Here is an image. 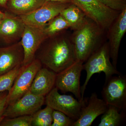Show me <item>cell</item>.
Masks as SVG:
<instances>
[{
  "label": "cell",
  "mask_w": 126,
  "mask_h": 126,
  "mask_svg": "<svg viewBox=\"0 0 126 126\" xmlns=\"http://www.w3.org/2000/svg\"><path fill=\"white\" fill-rule=\"evenodd\" d=\"M68 30L46 38L35 53V59L56 74L77 61L71 39L72 33Z\"/></svg>",
  "instance_id": "obj_1"
},
{
  "label": "cell",
  "mask_w": 126,
  "mask_h": 126,
  "mask_svg": "<svg viewBox=\"0 0 126 126\" xmlns=\"http://www.w3.org/2000/svg\"><path fill=\"white\" fill-rule=\"evenodd\" d=\"M107 31L87 16L83 24L71 33L77 61L84 63L106 42Z\"/></svg>",
  "instance_id": "obj_2"
},
{
  "label": "cell",
  "mask_w": 126,
  "mask_h": 126,
  "mask_svg": "<svg viewBox=\"0 0 126 126\" xmlns=\"http://www.w3.org/2000/svg\"><path fill=\"white\" fill-rule=\"evenodd\" d=\"M108 42H106L91 55L83 63V70H86L87 76L85 82L81 87V100L83 101L84 94L88 83L93 75L104 72L107 79L114 75H119L111 63Z\"/></svg>",
  "instance_id": "obj_3"
},
{
  "label": "cell",
  "mask_w": 126,
  "mask_h": 126,
  "mask_svg": "<svg viewBox=\"0 0 126 126\" xmlns=\"http://www.w3.org/2000/svg\"><path fill=\"white\" fill-rule=\"evenodd\" d=\"M58 90L54 87L46 96V106L63 113L75 121L80 116L81 110L87 103L88 99L79 101L71 95L60 94Z\"/></svg>",
  "instance_id": "obj_4"
},
{
  "label": "cell",
  "mask_w": 126,
  "mask_h": 126,
  "mask_svg": "<svg viewBox=\"0 0 126 126\" xmlns=\"http://www.w3.org/2000/svg\"><path fill=\"white\" fill-rule=\"evenodd\" d=\"M42 66L40 61L36 59L27 65H21L20 71L7 94V106L14 103L29 90L36 73Z\"/></svg>",
  "instance_id": "obj_5"
},
{
  "label": "cell",
  "mask_w": 126,
  "mask_h": 126,
  "mask_svg": "<svg viewBox=\"0 0 126 126\" xmlns=\"http://www.w3.org/2000/svg\"><path fill=\"white\" fill-rule=\"evenodd\" d=\"M103 99L119 111L126 112V77L121 74L105 79L101 92Z\"/></svg>",
  "instance_id": "obj_6"
},
{
  "label": "cell",
  "mask_w": 126,
  "mask_h": 126,
  "mask_svg": "<svg viewBox=\"0 0 126 126\" xmlns=\"http://www.w3.org/2000/svg\"><path fill=\"white\" fill-rule=\"evenodd\" d=\"M86 15L107 31L121 12L113 10L103 4L98 0H72Z\"/></svg>",
  "instance_id": "obj_7"
},
{
  "label": "cell",
  "mask_w": 126,
  "mask_h": 126,
  "mask_svg": "<svg viewBox=\"0 0 126 126\" xmlns=\"http://www.w3.org/2000/svg\"><path fill=\"white\" fill-rule=\"evenodd\" d=\"M83 63L77 61L68 67L56 74L55 85V87L61 92L72 93L79 101H83L81 100L80 79Z\"/></svg>",
  "instance_id": "obj_8"
},
{
  "label": "cell",
  "mask_w": 126,
  "mask_h": 126,
  "mask_svg": "<svg viewBox=\"0 0 126 126\" xmlns=\"http://www.w3.org/2000/svg\"><path fill=\"white\" fill-rule=\"evenodd\" d=\"M71 4L47 1L31 13L18 16L22 19L25 25L42 28Z\"/></svg>",
  "instance_id": "obj_9"
},
{
  "label": "cell",
  "mask_w": 126,
  "mask_h": 126,
  "mask_svg": "<svg viewBox=\"0 0 126 126\" xmlns=\"http://www.w3.org/2000/svg\"><path fill=\"white\" fill-rule=\"evenodd\" d=\"M45 103V97L35 95L29 90L19 99L8 105L4 113L5 118L33 115Z\"/></svg>",
  "instance_id": "obj_10"
},
{
  "label": "cell",
  "mask_w": 126,
  "mask_h": 126,
  "mask_svg": "<svg viewBox=\"0 0 126 126\" xmlns=\"http://www.w3.org/2000/svg\"><path fill=\"white\" fill-rule=\"evenodd\" d=\"M5 12V16L0 25V47L19 42L26 25L19 16Z\"/></svg>",
  "instance_id": "obj_11"
},
{
  "label": "cell",
  "mask_w": 126,
  "mask_h": 126,
  "mask_svg": "<svg viewBox=\"0 0 126 126\" xmlns=\"http://www.w3.org/2000/svg\"><path fill=\"white\" fill-rule=\"evenodd\" d=\"M126 32V9L121 12L107 31L110 59L117 68L119 47Z\"/></svg>",
  "instance_id": "obj_12"
},
{
  "label": "cell",
  "mask_w": 126,
  "mask_h": 126,
  "mask_svg": "<svg viewBox=\"0 0 126 126\" xmlns=\"http://www.w3.org/2000/svg\"><path fill=\"white\" fill-rule=\"evenodd\" d=\"M46 38L43 27L25 25L20 41L24 52L22 65H27L34 59L36 51Z\"/></svg>",
  "instance_id": "obj_13"
},
{
  "label": "cell",
  "mask_w": 126,
  "mask_h": 126,
  "mask_svg": "<svg viewBox=\"0 0 126 126\" xmlns=\"http://www.w3.org/2000/svg\"><path fill=\"white\" fill-rule=\"evenodd\" d=\"M108 107L103 99L98 98L96 93H93L87 104L82 108L79 119L72 126H91L97 117L106 112Z\"/></svg>",
  "instance_id": "obj_14"
},
{
  "label": "cell",
  "mask_w": 126,
  "mask_h": 126,
  "mask_svg": "<svg viewBox=\"0 0 126 126\" xmlns=\"http://www.w3.org/2000/svg\"><path fill=\"white\" fill-rule=\"evenodd\" d=\"M24 59V50L20 41L0 47V76L22 65Z\"/></svg>",
  "instance_id": "obj_15"
},
{
  "label": "cell",
  "mask_w": 126,
  "mask_h": 126,
  "mask_svg": "<svg viewBox=\"0 0 126 126\" xmlns=\"http://www.w3.org/2000/svg\"><path fill=\"white\" fill-rule=\"evenodd\" d=\"M56 73L41 68L36 73L29 91L35 95L45 97L55 87Z\"/></svg>",
  "instance_id": "obj_16"
},
{
  "label": "cell",
  "mask_w": 126,
  "mask_h": 126,
  "mask_svg": "<svg viewBox=\"0 0 126 126\" xmlns=\"http://www.w3.org/2000/svg\"><path fill=\"white\" fill-rule=\"evenodd\" d=\"M46 0H8L6 11L20 16L31 13L41 6Z\"/></svg>",
  "instance_id": "obj_17"
},
{
  "label": "cell",
  "mask_w": 126,
  "mask_h": 126,
  "mask_svg": "<svg viewBox=\"0 0 126 126\" xmlns=\"http://www.w3.org/2000/svg\"><path fill=\"white\" fill-rule=\"evenodd\" d=\"M60 15L65 19L72 31L77 29L83 24L87 16L80 8L72 3L63 10Z\"/></svg>",
  "instance_id": "obj_18"
},
{
  "label": "cell",
  "mask_w": 126,
  "mask_h": 126,
  "mask_svg": "<svg viewBox=\"0 0 126 126\" xmlns=\"http://www.w3.org/2000/svg\"><path fill=\"white\" fill-rule=\"evenodd\" d=\"M114 106L108 105V108L103 114L98 126H119L126 119V112L121 111Z\"/></svg>",
  "instance_id": "obj_19"
},
{
  "label": "cell",
  "mask_w": 126,
  "mask_h": 126,
  "mask_svg": "<svg viewBox=\"0 0 126 126\" xmlns=\"http://www.w3.org/2000/svg\"><path fill=\"white\" fill-rule=\"evenodd\" d=\"M69 28L67 21L59 14L48 22L43 27V29L46 38Z\"/></svg>",
  "instance_id": "obj_20"
},
{
  "label": "cell",
  "mask_w": 126,
  "mask_h": 126,
  "mask_svg": "<svg viewBox=\"0 0 126 126\" xmlns=\"http://www.w3.org/2000/svg\"><path fill=\"white\" fill-rule=\"evenodd\" d=\"M53 111V109L47 106L44 109L37 111L32 115V126H51Z\"/></svg>",
  "instance_id": "obj_21"
},
{
  "label": "cell",
  "mask_w": 126,
  "mask_h": 126,
  "mask_svg": "<svg viewBox=\"0 0 126 126\" xmlns=\"http://www.w3.org/2000/svg\"><path fill=\"white\" fill-rule=\"evenodd\" d=\"M21 65L0 76V93L6 91L9 92L10 90L20 71Z\"/></svg>",
  "instance_id": "obj_22"
},
{
  "label": "cell",
  "mask_w": 126,
  "mask_h": 126,
  "mask_svg": "<svg viewBox=\"0 0 126 126\" xmlns=\"http://www.w3.org/2000/svg\"><path fill=\"white\" fill-rule=\"evenodd\" d=\"M32 119V115L12 118H5L0 124V126H31Z\"/></svg>",
  "instance_id": "obj_23"
},
{
  "label": "cell",
  "mask_w": 126,
  "mask_h": 126,
  "mask_svg": "<svg viewBox=\"0 0 126 126\" xmlns=\"http://www.w3.org/2000/svg\"><path fill=\"white\" fill-rule=\"evenodd\" d=\"M51 126H72L74 121L63 113L54 110Z\"/></svg>",
  "instance_id": "obj_24"
},
{
  "label": "cell",
  "mask_w": 126,
  "mask_h": 126,
  "mask_svg": "<svg viewBox=\"0 0 126 126\" xmlns=\"http://www.w3.org/2000/svg\"><path fill=\"white\" fill-rule=\"evenodd\" d=\"M110 9L121 12L126 9V0H98Z\"/></svg>",
  "instance_id": "obj_25"
},
{
  "label": "cell",
  "mask_w": 126,
  "mask_h": 126,
  "mask_svg": "<svg viewBox=\"0 0 126 126\" xmlns=\"http://www.w3.org/2000/svg\"><path fill=\"white\" fill-rule=\"evenodd\" d=\"M9 92L6 91L0 93V124L5 118L4 113L7 107V98Z\"/></svg>",
  "instance_id": "obj_26"
},
{
  "label": "cell",
  "mask_w": 126,
  "mask_h": 126,
  "mask_svg": "<svg viewBox=\"0 0 126 126\" xmlns=\"http://www.w3.org/2000/svg\"><path fill=\"white\" fill-rule=\"evenodd\" d=\"M49 1H56L63 3H72V0H46L45 2Z\"/></svg>",
  "instance_id": "obj_27"
},
{
  "label": "cell",
  "mask_w": 126,
  "mask_h": 126,
  "mask_svg": "<svg viewBox=\"0 0 126 126\" xmlns=\"http://www.w3.org/2000/svg\"><path fill=\"white\" fill-rule=\"evenodd\" d=\"M8 0H0V7L5 9Z\"/></svg>",
  "instance_id": "obj_28"
},
{
  "label": "cell",
  "mask_w": 126,
  "mask_h": 126,
  "mask_svg": "<svg viewBox=\"0 0 126 126\" xmlns=\"http://www.w3.org/2000/svg\"><path fill=\"white\" fill-rule=\"evenodd\" d=\"M5 16V12H3L1 11L0 9V25L1 24L3 19L4 18Z\"/></svg>",
  "instance_id": "obj_29"
}]
</instances>
